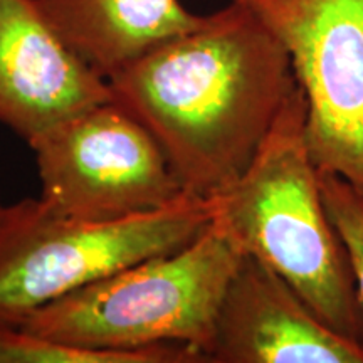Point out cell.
<instances>
[{"mask_svg": "<svg viewBox=\"0 0 363 363\" xmlns=\"http://www.w3.org/2000/svg\"><path fill=\"white\" fill-rule=\"evenodd\" d=\"M108 83L113 99L155 136L185 192L203 199L249 169L299 86L283 45L235 2Z\"/></svg>", "mask_w": 363, "mask_h": 363, "instance_id": "6da1fadb", "label": "cell"}, {"mask_svg": "<svg viewBox=\"0 0 363 363\" xmlns=\"http://www.w3.org/2000/svg\"><path fill=\"white\" fill-rule=\"evenodd\" d=\"M308 101L298 86L249 169L214 201V219L246 254L291 284L323 323L360 343L363 313L342 238L331 224L306 143Z\"/></svg>", "mask_w": 363, "mask_h": 363, "instance_id": "7a4b0ae2", "label": "cell"}, {"mask_svg": "<svg viewBox=\"0 0 363 363\" xmlns=\"http://www.w3.org/2000/svg\"><path fill=\"white\" fill-rule=\"evenodd\" d=\"M244 254L227 227L212 219L187 246L94 281L17 326L94 350L184 345L206 363L222 298Z\"/></svg>", "mask_w": 363, "mask_h": 363, "instance_id": "3957f363", "label": "cell"}, {"mask_svg": "<svg viewBox=\"0 0 363 363\" xmlns=\"http://www.w3.org/2000/svg\"><path fill=\"white\" fill-rule=\"evenodd\" d=\"M214 219V201L184 194L123 219L59 214L43 199L0 212V323L30 313L113 272L187 246Z\"/></svg>", "mask_w": 363, "mask_h": 363, "instance_id": "277c9868", "label": "cell"}, {"mask_svg": "<svg viewBox=\"0 0 363 363\" xmlns=\"http://www.w3.org/2000/svg\"><path fill=\"white\" fill-rule=\"evenodd\" d=\"M29 147L40 199L62 216L123 219L187 194L155 136L115 99L59 121Z\"/></svg>", "mask_w": 363, "mask_h": 363, "instance_id": "5b68a950", "label": "cell"}, {"mask_svg": "<svg viewBox=\"0 0 363 363\" xmlns=\"http://www.w3.org/2000/svg\"><path fill=\"white\" fill-rule=\"evenodd\" d=\"M278 39L308 101L318 170L363 192V0H229Z\"/></svg>", "mask_w": 363, "mask_h": 363, "instance_id": "8992f818", "label": "cell"}, {"mask_svg": "<svg viewBox=\"0 0 363 363\" xmlns=\"http://www.w3.org/2000/svg\"><path fill=\"white\" fill-rule=\"evenodd\" d=\"M206 363H363V345L330 330L288 281L244 254L222 298Z\"/></svg>", "mask_w": 363, "mask_h": 363, "instance_id": "52a82bcc", "label": "cell"}, {"mask_svg": "<svg viewBox=\"0 0 363 363\" xmlns=\"http://www.w3.org/2000/svg\"><path fill=\"white\" fill-rule=\"evenodd\" d=\"M110 99V83L62 43L38 0H0V123L29 145Z\"/></svg>", "mask_w": 363, "mask_h": 363, "instance_id": "ba28073f", "label": "cell"}, {"mask_svg": "<svg viewBox=\"0 0 363 363\" xmlns=\"http://www.w3.org/2000/svg\"><path fill=\"white\" fill-rule=\"evenodd\" d=\"M54 33L108 81L201 22L180 0H38Z\"/></svg>", "mask_w": 363, "mask_h": 363, "instance_id": "9c48e42d", "label": "cell"}, {"mask_svg": "<svg viewBox=\"0 0 363 363\" xmlns=\"http://www.w3.org/2000/svg\"><path fill=\"white\" fill-rule=\"evenodd\" d=\"M0 363H203L184 345L136 352L94 350L43 337L21 326L0 323Z\"/></svg>", "mask_w": 363, "mask_h": 363, "instance_id": "30bf717a", "label": "cell"}, {"mask_svg": "<svg viewBox=\"0 0 363 363\" xmlns=\"http://www.w3.org/2000/svg\"><path fill=\"white\" fill-rule=\"evenodd\" d=\"M318 182L331 224L342 238L350 257L363 313V192L335 172L318 170Z\"/></svg>", "mask_w": 363, "mask_h": 363, "instance_id": "8fae6325", "label": "cell"}, {"mask_svg": "<svg viewBox=\"0 0 363 363\" xmlns=\"http://www.w3.org/2000/svg\"><path fill=\"white\" fill-rule=\"evenodd\" d=\"M2 208H4V206H2V203H0V212H2Z\"/></svg>", "mask_w": 363, "mask_h": 363, "instance_id": "7c38bea8", "label": "cell"}]
</instances>
